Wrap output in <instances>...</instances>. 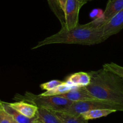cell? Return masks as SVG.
<instances>
[{
	"mask_svg": "<svg viewBox=\"0 0 123 123\" xmlns=\"http://www.w3.org/2000/svg\"><path fill=\"white\" fill-rule=\"evenodd\" d=\"M63 123H88L81 115H73L58 111H52Z\"/></svg>",
	"mask_w": 123,
	"mask_h": 123,
	"instance_id": "cell-14",
	"label": "cell"
},
{
	"mask_svg": "<svg viewBox=\"0 0 123 123\" xmlns=\"http://www.w3.org/2000/svg\"><path fill=\"white\" fill-rule=\"evenodd\" d=\"M92 1V0H79V3H80V7H82L84 5H85V4L87 3L88 2H89V1Z\"/></svg>",
	"mask_w": 123,
	"mask_h": 123,
	"instance_id": "cell-21",
	"label": "cell"
},
{
	"mask_svg": "<svg viewBox=\"0 0 123 123\" xmlns=\"http://www.w3.org/2000/svg\"><path fill=\"white\" fill-rule=\"evenodd\" d=\"M80 8L79 0H67L64 9L66 28L69 30L79 24V13Z\"/></svg>",
	"mask_w": 123,
	"mask_h": 123,
	"instance_id": "cell-5",
	"label": "cell"
},
{
	"mask_svg": "<svg viewBox=\"0 0 123 123\" xmlns=\"http://www.w3.org/2000/svg\"><path fill=\"white\" fill-rule=\"evenodd\" d=\"M105 24L103 18H97L85 24H78L71 29L61 27L56 33L46 37L38 42L32 48L36 49L43 46L55 43L78 44L82 45H93L104 42L102 25Z\"/></svg>",
	"mask_w": 123,
	"mask_h": 123,
	"instance_id": "cell-1",
	"label": "cell"
},
{
	"mask_svg": "<svg viewBox=\"0 0 123 123\" xmlns=\"http://www.w3.org/2000/svg\"><path fill=\"white\" fill-rule=\"evenodd\" d=\"M89 74L91 82L85 88L92 96L123 107V78L103 68Z\"/></svg>",
	"mask_w": 123,
	"mask_h": 123,
	"instance_id": "cell-2",
	"label": "cell"
},
{
	"mask_svg": "<svg viewBox=\"0 0 123 123\" xmlns=\"http://www.w3.org/2000/svg\"><path fill=\"white\" fill-rule=\"evenodd\" d=\"M37 123H43L42 121H40V119L38 118V119H37Z\"/></svg>",
	"mask_w": 123,
	"mask_h": 123,
	"instance_id": "cell-23",
	"label": "cell"
},
{
	"mask_svg": "<svg viewBox=\"0 0 123 123\" xmlns=\"http://www.w3.org/2000/svg\"><path fill=\"white\" fill-rule=\"evenodd\" d=\"M37 119H38V118H37V119H36V121H34V123H37Z\"/></svg>",
	"mask_w": 123,
	"mask_h": 123,
	"instance_id": "cell-24",
	"label": "cell"
},
{
	"mask_svg": "<svg viewBox=\"0 0 123 123\" xmlns=\"http://www.w3.org/2000/svg\"><path fill=\"white\" fill-rule=\"evenodd\" d=\"M17 100L32 104L38 108L51 111H61L69 106L72 101L60 96H45L36 95L30 92H26L24 95L16 96Z\"/></svg>",
	"mask_w": 123,
	"mask_h": 123,
	"instance_id": "cell-3",
	"label": "cell"
},
{
	"mask_svg": "<svg viewBox=\"0 0 123 123\" xmlns=\"http://www.w3.org/2000/svg\"><path fill=\"white\" fill-rule=\"evenodd\" d=\"M1 103H2V106H3L5 110L7 112V113L8 115H10L12 116V118L13 119H14L18 123H33L38 118L37 116L35 118H29L23 115L20 112L13 108L9 104V102L1 101Z\"/></svg>",
	"mask_w": 123,
	"mask_h": 123,
	"instance_id": "cell-11",
	"label": "cell"
},
{
	"mask_svg": "<svg viewBox=\"0 0 123 123\" xmlns=\"http://www.w3.org/2000/svg\"><path fill=\"white\" fill-rule=\"evenodd\" d=\"M103 37L105 41L113 35L118 33L123 29V9L110 20L102 25Z\"/></svg>",
	"mask_w": 123,
	"mask_h": 123,
	"instance_id": "cell-6",
	"label": "cell"
},
{
	"mask_svg": "<svg viewBox=\"0 0 123 123\" xmlns=\"http://www.w3.org/2000/svg\"><path fill=\"white\" fill-rule=\"evenodd\" d=\"M64 82L59 80H52L49 81L46 83H42L40 84V87L42 90H44L46 91V90H50L56 88L59 85L62 84Z\"/></svg>",
	"mask_w": 123,
	"mask_h": 123,
	"instance_id": "cell-18",
	"label": "cell"
},
{
	"mask_svg": "<svg viewBox=\"0 0 123 123\" xmlns=\"http://www.w3.org/2000/svg\"><path fill=\"white\" fill-rule=\"evenodd\" d=\"M94 109H112L115 111L123 112V106L98 99L79 102H73L69 106L60 112L73 115H80L84 112Z\"/></svg>",
	"mask_w": 123,
	"mask_h": 123,
	"instance_id": "cell-4",
	"label": "cell"
},
{
	"mask_svg": "<svg viewBox=\"0 0 123 123\" xmlns=\"http://www.w3.org/2000/svg\"><path fill=\"white\" fill-rule=\"evenodd\" d=\"M103 68L116 74L123 78V66H120L114 62L105 63L103 65Z\"/></svg>",
	"mask_w": 123,
	"mask_h": 123,
	"instance_id": "cell-17",
	"label": "cell"
},
{
	"mask_svg": "<svg viewBox=\"0 0 123 123\" xmlns=\"http://www.w3.org/2000/svg\"><path fill=\"white\" fill-rule=\"evenodd\" d=\"M59 2V4H60V6H61V8L62 10L64 9V7H65V5H66V2H67V0H58Z\"/></svg>",
	"mask_w": 123,
	"mask_h": 123,
	"instance_id": "cell-20",
	"label": "cell"
},
{
	"mask_svg": "<svg viewBox=\"0 0 123 123\" xmlns=\"http://www.w3.org/2000/svg\"><path fill=\"white\" fill-rule=\"evenodd\" d=\"M77 88L73 84L68 83L66 81H64L62 84H60L56 88L50 90H46L44 92L41 94L42 95L45 96H60V95L68 92L70 90Z\"/></svg>",
	"mask_w": 123,
	"mask_h": 123,
	"instance_id": "cell-13",
	"label": "cell"
},
{
	"mask_svg": "<svg viewBox=\"0 0 123 123\" xmlns=\"http://www.w3.org/2000/svg\"><path fill=\"white\" fill-rule=\"evenodd\" d=\"M0 123H11V116L7 113L0 100Z\"/></svg>",
	"mask_w": 123,
	"mask_h": 123,
	"instance_id": "cell-19",
	"label": "cell"
},
{
	"mask_svg": "<svg viewBox=\"0 0 123 123\" xmlns=\"http://www.w3.org/2000/svg\"><path fill=\"white\" fill-rule=\"evenodd\" d=\"M122 9L123 0H109L102 15L105 23L110 20Z\"/></svg>",
	"mask_w": 123,
	"mask_h": 123,
	"instance_id": "cell-9",
	"label": "cell"
},
{
	"mask_svg": "<svg viewBox=\"0 0 123 123\" xmlns=\"http://www.w3.org/2000/svg\"><path fill=\"white\" fill-rule=\"evenodd\" d=\"M47 1L51 11L61 23V27H65L66 20H65L64 12L61 8L58 1V0H47Z\"/></svg>",
	"mask_w": 123,
	"mask_h": 123,
	"instance_id": "cell-15",
	"label": "cell"
},
{
	"mask_svg": "<svg viewBox=\"0 0 123 123\" xmlns=\"http://www.w3.org/2000/svg\"><path fill=\"white\" fill-rule=\"evenodd\" d=\"M11 123H17V122L14 120V119H13V118H12V116H11Z\"/></svg>",
	"mask_w": 123,
	"mask_h": 123,
	"instance_id": "cell-22",
	"label": "cell"
},
{
	"mask_svg": "<svg viewBox=\"0 0 123 123\" xmlns=\"http://www.w3.org/2000/svg\"><path fill=\"white\" fill-rule=\"evenodd\" d=\"M9 104L13 108L28 118H33L37 116L38 107L32 104L22 101H18L17 102H11Z\"/></svg>",
	"mask_w": 123,
	"mask_h": 123,
	"instance_id": "cell-8",
	"label": "cell"
},
{
	"mask_svg": "<svg viewBox=\"0 0 123 123\" xmlns=\"http://www.w3.org/2000/svg\"><path fill=\"white\" fill-rule=\"evenodd\" d=\"M117 112L114 110L112 109H94L87 111L86 112L80 114V115L86 120L90 119H94L102 117L107 116L111 113Z\"/></svg>",
	"mask_w": 123,
	"mask_h": 123,
	"instance_id": "cell-16",
	"label": "cell"
},
{
	"mask_svg": "<svg viewBox=\"0 0 123 123\" xmlns=\"http://www.w3.org/2000/svg\"><path fill=\"white\" fill-rule=\"evenodd\" d=\"M66 82L76 87H86L90 83L91 76L89 72H76L70 75Z\"/></svg>",
	"mask_w": 123,
	"mask_h": 123,
	"instance_id": "cell-10",
	"label": "cell"
},
{
	"mask_svg": "<svg viewBox=\"0 0 123 123\" xmlns=\"http://www.w3.org/2000/svg\"><path fill=\"white\" fill-rule=\"evenodd\" d=\"M60 96L72 102H79L97 99L92 96L85 87H77L68 92L60 95Z\"/></svg>",
	"mask_w": 123,
	"mask_h": 123,
	"instance_id": "cell-7",
	"label": "cell"
},
{
	"mask_svg": "<svg viewBox=\"0 0 123 123\" xmlns=\"http://www.w3.org/2000/svg\"><path fill=\"white\" fill-rule=\"evenodd\" d=\"M37 117L43 123H63L51 110L38 108Z\"/></svg>",
	"mask_w": 123,
	"mask_h": 123,
	"instance_id": "cell-12",
	"label": "cell"
}]
</instances>
